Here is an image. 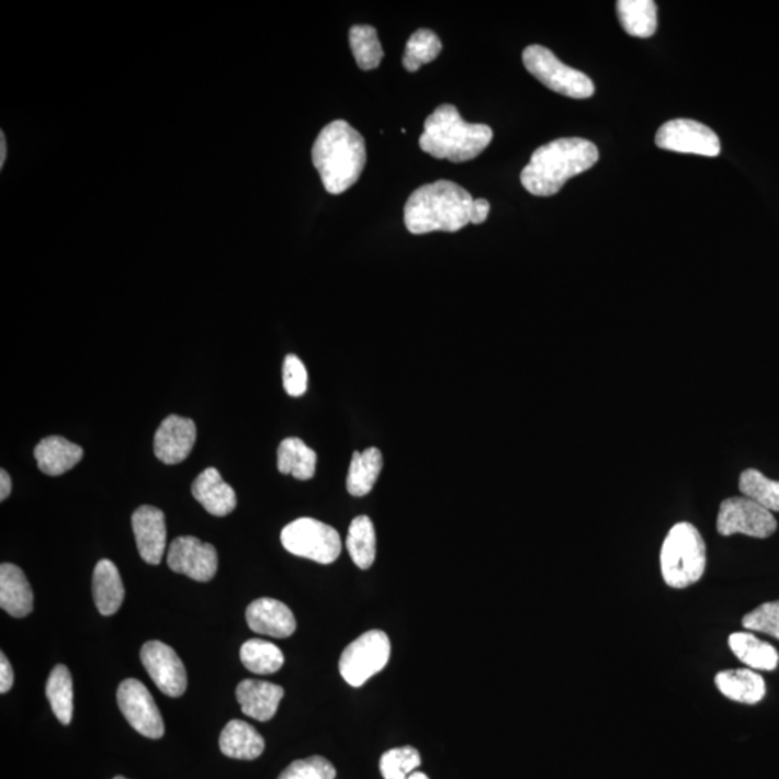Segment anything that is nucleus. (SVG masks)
<instances>
[{
    "label": "nucleus",
    "instance_id": "nucleus-31",
    "mask_svg": "<svg viewBox=\"0 0 779 779\" xmlns=\"http://www.w3.org/2000/svg\"><path fill=\"white\" fill-rule=\"evenodd\" d=\"M352 55L361 70L370 71L380 66L384 57L377 31L370 25H354L350 30Z\"/></svg>",
    "mask_w": 779,
    "mask_h": 779
},
{
    "label": "nucleus",
    "instance_id": "nucleus-30",
    "mask_svg": "<svg viewBox=\"0 0 779 779\" xmlns=\"http://www.w3.org/2000/svg\"><path fill=\"white\" fill-rule=\"evenodd\" d=\"M242 666L255 675H273L285 664V655L276 645L259 639L246 641L241 645Z\"/></svg>",
    "mask_w": 779,
    "mask_h": 779
},
{
    "label": "nucleus",
    "instance_id": "nucleus-3",
    "mask_svg": "<svg viewBox=\"0 0 779 779\" xmlns=\"http://www.w3.org/2000/svg\"><path fill=\"white\" fill-rule=\"evenodd\" d=\"M475 200L447 180L417 188L405 205V224L411 234L455 233L471 223Z\"/></svg>",
    "mask_w": 779,
    "mask_h": 779
},
{
    "label": "nucleus",
    "instance_id": "nucleus-24",
    "mask_svg": "<svg viewBox=\"0 0 779 779\" xmlns=\"http://www.w3.org/2000/svg\"><path fill=\"white\" fill-rule=\"evenodd\" d=\"M729 647L742 663L754 670L772 671L778 667V651L771 644L756 639L750 632H735L729 636Z\"/></svg>",
    "mask_w": 779,
    "mask_h": 779
},
{
    "label": "nucleus",
    "instance_id": "nucleus-34",
    "mask_svg": "<svg viewBox=\"0 0 779 779\" xmlns=\"http://www.w3.org/2000/svg\"><path fill=\"white\" fill-rule=\"evenodd\" d=\"M419 750L403 746L388 750L380 759V771L384 779H407L420 767Z\"/></svg>",
    "mask_w": 779,
    "mask_h": 779
},
{
    "label": "nucleus",
    "instance_id": "nucleus-5",
    "mask_svg": "<svg viewBox=\"0 0 779 779\" xmlns=\"http://www.w3.org/2000/svg\"><path fill=\"white\" fill-rule=\"evenodd\" d=\"M663 579L670 588L685 589L698 584L705 569V544L699 530L690 522H678L664 540Z\"/></svg>",
    "mask_w": 779,
    "mask_h": 779
},
{
    "label": "nucleus",
    "instance_id": "nucleus-23",
    "mask_svg": "<svg viewBox=\"0 0 779 779\" xmlns=\"http://www.w3.org/2000/svg\"><path fill=\"white\" fill-rule=\"evenodd\" d=\"M714 682L725 698L737 701V703L756 704L767 693L763 676L749 668L719 673L714 677Z\"/></svg>",
    "mask_w": 779,
    "mask_h": 779
},
{
    "label": "nucleus",
    "instance_id": "nucleus-42",
    "mask_svg": "<svg viewBox=\"0 0 779 779\" xmlns=\"http://www.w3.org/2000/svg\"><path fill=\"white\" fill-rule=\"evenodd\" d=\"M407 779H429L428 776H425L424 772H415L411 774V776Z\"/></svg>",
    "mask_w": 779,
    "mask_h": 779
},
{
    "label": "nucleus",
    "instance_id": "nucleus-17",
    "mask_svg": "<svg viewBox=\"0 0 779 779\" xmlns=\"http://www.w3.org/2000/svg\"><path fill=\"white\" fill-rule=\"evenodd\" d=\"M236 696L242 713L256 721L268 722L276 714L285 690L273 682L249 678L237 686Z\"/></svg>",
    "mask_w": 779,
    "mask_h": 779
},
{
    "label": "nucleus",
    "instance_id": "nucleus-15",
    "mask_svg": "<svg viewBox=\"0 0 779 779\" xmlns=\"http://www.w3.org/2000/svg\"><path fill=\"white\" fill-rule=\"evenodd\" d=\"M137 550L148 565L158 566L167 549V522L159 508L142 506L132 516Z\"/></svg>",
    "mask_w": 779,
    "mask_h": 779
},
{
    "label": "nucleus",
    "instance_id": "nucleus-13",
    "mask_svg": "<svg viewBox=\"0 0 779 779\" xmlns=\"http://www.w3.org/2000/svg\"><path fill=\"white\" fill-rule=\"evenodd\" d=\"M168 566L196 582H208L218 569L217 550L192 535H183L169 545Z\"/></svg>",
    "mask_w": 779,
    "mask_h": 779
},
{
    "label": "nucleus",
    "instance_id": "nucleus-9",
    "mask_svg": "<svg viewBox=\"0 0 779 779\" xmlns=\"http://www.w3.org/2000/svg\"><path fill=\"white\" fill-rule=\"evenodd\" d=\"M778 522L771 511L746 497H732L721 504L718 516L719 534H745L768 539L776 533Z\"/></svg>",
    "mask_w": 779,
    "mask_h": 779
},
{
    "label": "nucleus",
    "instance_id": "nucleus-38",
    "mask_svg": "<svg viewBox=\"0 0 779 779\" xmlns=\"http://www.w3.org/2000/svg\"><path fill=\"white\" fill-rule=\"evenodd\" d=\"M13 680H15V677H13L11 663H9L7 655L2 653L0 654V693H8L12 689Z\"/></svg>",
    "mask_w": 779,
    "mask_h": 779
},
{
    "label": "nucleus",
    "instance_id": "nucleus-19",
    "mask_svg": "<svg viewBox=\"0 0 779 779\" xmlns=\"http://www.w3.org/2000/svg\"><path fill=\"white\" fill-rule=\"evenodd\" d=\"M0 607L13 618L30 616L34 609V594L25 573L12 563L0 566Z\"/></svg>",
    "mask_w": 779,
    "mask_h": 779
},
{
    "label": "nucleus",
    "instance_id": "nucleus-33",
    "mask_svg": "<svg viewBox=\"0 0 779 779\" xmlns=\"http://www.w3.org/2000/svg\"><path fill=\"white\" fill-rule=\"evenodd\" d=\"M740 489L744 497L753 499L768 511L779 512V483L767 478L758 470H746L740 478Z\"/></svg>",
    "mask_w": 779,
    "mask_h": 779
},
{
    "label": "nucleus",
    "instance_id": "nucleus-1",
    "mask_svg": "<svg viewBox=\"0 0 779 779\" xmlns=\"http://www.w3.org/2000/svg\"><path fill=\"white\" fill-rule=\"evenodd\" d=\"M599 150L580 137H562L540 146L521 172V183L530 194L552 196L571 178L589 171L598 162Z\"/></svg>",
    "mask_w": 779,
    "mask_h": 779
},
{
    "label": "nucleus",
    "instance_id": "nucleus-12",
    "mask_svg": "<svg viewBox=\"0 0 779 779\" xmlns=\"http://www.w3.org/2000/svg\"><path fill=\"white\" fill-rule=\"evenodd\" d=\"M142 664L156 687L169 698L185 693L188 677L180 655L160 641H149L140 651Z\"/></svg>",
    "mask_w": 779,
    "mask_h": 779
},
{
    "label": "nucleus",
    "instance_id": "nucleus-4",
    "mask_svg": "<svg viewBox=\"0 0 779 779\" xmlns=\"http://www.w3.org/2000/svg\"><path fill=\"white\" fill-rule=\"evenodd\" d=\"M493 137L492 127L467 123L455 105L442 104L426 118L419 145L424 153L433 158L462 163L483 154Z\"/></svg>",
    "mask_w": 779,
    "mask_h": 779
},
{
    "label": "nucleus",
    "instance_id": "nucleus-10",
    "mask_svg": "<svg viewBox=\"0 0 779 779\" xmlns=\"http://www.w3.org/2000/svg\"><path fill=\"white\" fill-rule=\"evenodd\" d=\"M118 709L131 726L149 740H160L165 733V723L153 695L144 682L127 678L118 686Z\"/></svg>",
    "mask_w": 779,
    "mask_h": 779
},
{
    "label": "nucleus",
    "instance_id": "nucleus-22",
    "mask_svg": "<svg viewBox=\"0 0 779 779\" xmlns=\"http://www.w3.org/2000/svg\"><path fill=\"white\" fill-rule=\"evenodd\" d=\"M219 749L228 758L253 760L264 750V740L249 723L228 722L219 735Z\"/></svg>",
    "mask_w": 779,
    "mask_h": 779
},
{
    "label": "nucleus",
    "instance_id": "nucleus-21",
    "mask_svg": "<svg viewBox=\"0 0 779 779\" xmlns=\"http://www.w3.org/2000/svg\"><path fill=\"white\" fill-rule=\"evenodd\" d=\"M93 598L95 607L104 617L114 616L125 599L121 573L108 558H103L94 567Z\"/></svg>",
    "mask_w": 779,
    "mask_h": 779
},
{
    "label": "nucleus",
    "instance_id": "nucleus-16",
    "mask_svg": "<svg viewBox=\"0 0 779 779\" xmlns=\"http://www.w3.org/2000/svg\"><path fill=\"white\" fill-rule=\"evenodd\" d=\"M250 630L273 639H287L296 631V620L291 609L281 600L260 598L246 611Z\"/></svg>",
    "mask_w": 779,
    "mask_h": 779
},
{
    "label": "nucleus",
    "instance_id": "nucleus-43",
    "mask_svg": "<svg viewBox=\"0 0 779 779\" xmlns=\"http://www.w3.org/2000/svg\"><path fill=\"white\" fill-rule=\"evenodd\" d=\"M114 779H127V778H125V777H116V778H114Z\"/></svg>",
    "mask_w": 779,
    "mask_h": 779
},
{
    "label": "nucleus",
    "instance_id": "nucleus-7",
    "mask_svg": "<svg viewBox=\"0 0 779 779\" xmlns=\"http://www.w3.org/2000/svg\"><path fill=\"white\" fill-rule=\"evenodd\" d=\"M283 547L295 556L329 565L341 554V538L334 527L315 519H300L282 530Z\"/></svg>",
    "mask_w": 779,
    "mask_h": 779
},
{
    "label": "nucleus",
    "instance_id": "nucleus-14",
    "mask_svg": "<svg viewBox=\"0 0 779 779\" xmlns=\"http://www.w3.org/2000/svg\"><path fill=\"white\" fill-rule=\"evenodd\" d=\"M196 441L194 420L168 416L155 433L154 452L160 462L177 465L185 461Z\"/></svg>",
    "mask_w": 779,
    "mask_h": 779
},
{
    "label": "nucleus",
    "instance_id": "nucleus-36",
    "mask_svg": "<svg viewBox=\"0 0 779 779\" xmlns=\"http://www.w3.org/2000/svg\"><path fill=\"white\" fill-rule=\"evenodd\" d=\"M742 625L749 632H763L779 641V600L754 609L742 620Z\"/></svg>",
    "mask_w": 779,
    "mask_h": 779
},
{
    "label": "nucleus",
    "instance_id": "nucleus-11",
    "mask_svg": "<svg viewBox=\"0 0 779 779\" xmlns=\"http://www.w3.org/2000/svg\"><path fill=\"white\" fill-rule=\"evenodd\" d=\"M658 148L671 153L718 156L721 154V140L710 127L690 118H676L664 123L655 135Z\"/></svg>",
    "mask_w": 779,
    "mask_h": 779
},
{
    "label": "nucleus",
    "instance_id": "nucleus-28",
    "mask_svg": "<svg viewBox=\"0 0 779 779\" xmlns=\"http://www.w3.org/2000/svg\"><path fill=\"white\" fill-rule=\"evenodd\" d=\"M348 553L360 569H370L375 561L377 540L370 517L360 516L352 520L347 538Z\"/></svg>",
    "mask_w": 779,
    "mask_h": 779
},
{
    "label": "nucleus",
    "instance_id": "nucleus-26",
    "mask_svg": "<svg viewBox=\"0 0 779 779\" xmlns=\"http://www.w3.org/2000/svg\"><path fill=\"white\" fill-rule=\"evenodd\" d=\"M617 12L626 34L650 38L657 31V4L653 0H620Z\"/></svg>",
    "mask_w": 779,
    "mask_h": 779
},
{
    "label": "nucleus",
    "instance_id": "nucleus-27",
    "mask_svg": "<svg viewBox=\"0 0 779 779\" xmlns=\"http://www.w3.org/2000/svg\"><path fill=\"white\" fill-rule=\"evenodd\" d=\"M316 452L297 438H287L278 449V470L283 475L308 481L315 475Z\"/></svg>",
    "mask_w": 779,
    "mask_h": 779
},
{
    "label": "nucleus",
    "instance_id": "nucleus-6",
    "mask_svg": "<svg viewBox=\"0 0 779 779\" xmlns=\"http://www.w3.org/2000/svg\"><path fill=\"white\" fill-rule=\"evenodd\" d=\"M522 63L531 76L566 98L589 99L595 93L594 81L585 72L566 66L543 45L527 47L522 53Z\"/></svg>",
    "mask_w": 779,
    "mask_h": 779
},
{
    "label": "nucleus",
    "instance_id": "nucleus-35",
    "mask_svg": "<svg viewBox=\"0 0 779 779\" xmlns=\"http://www.w3.org/2000/svg\"><path fill=\"white\" fill-rule=\"evenodd\" d=\"M334 765L323 756L297 759L279 776L278 779H336Z\"/></svg>",
    "mask_w": 779,
    "mask_h": 779
},
{
    "label": "nucleus",
    "instance_id": "nucleus-8",
    "mask_svg": "<svg viewBox=\"0 0 779 779\" xmlns=\"http://www.w3.org/2000/svg\"><path fill=\"white\" fill-rule=\"evenodd\" d=\"M390 653L392 645L387 634L379 630L365 632L343 650L339 673L348 685L361 687L387 666Z\"/></svg>",
    "mask_w": 779,
    "mask_h": 779
},
{
    "label": "nucleus",
    "instance_id": "nucleus-32",
    "mask_svg": "<svg viewBox=\"0 0 779 779\" xmlns=\"http://www.w3.org/2000/svg\"><path fill=\"white\" fill-rule=\"evenodd\" d=\"M442 52L439 36L430 30L416 31L407 41L403 67L409 72H416L425 64L434 61Z\"/></svg>",
    "mask_w": 779,
    "mask_h": 779
},
{
    "label": "nucleus",
    "instance_id": "nucleus-39",
    "mask_svg": "<svg viewBox=\"0 0 779 779\" xmlns=\"http://www.w3.org/2000/svg\"><path fill=\"white\" fill-rule=\"evenodd\" d=\"M489 203L487 200H475L474 208H472L471 223L483 224L488 218Z\"/></svg>",
    "mask_w": 779,
    "mask_h": 779
},
{
    "label": "nucleus",
    "instance_id": "nucleus-41",
    "mask_svg": "<svg viewBox=\"0 0 779 779\" xmlns=\"http://www.w3.org/2000/svg\"><path fill=\"white\" fill-rule=\"evenodd\" d=\"M7 139H4V133L0 132V168H3L4 160H7Z\"/></svg>",
    "mask_w": 779,
    "mask_h": 779
},
{
    "label": "nucleus",
    "instance_id": "nucleus-29",
    "mask_svg": "<svg viewBox=\"0 0 779 779\" xmlns=\"http://www.w3.org/2000/svg\"><path fill=\"white\" fill-rule=\"evenodd\" d=\"M53 712L63 725H70L75 713V689L70 670L58 664L49 675L47 689H45Z\"/></svg>",
    "mask_w": 779,
    "mask_h": 779
},
{
    "label": "nucleus",
    "instance_id": "nucleus-2",
    "mask_svg": "<svg viewBox=\"0 0 779 779\" xmlns=\"http://www.w3.org/2000/svg\"><path fill=\"white\" fill-rule=\"evenodd\" d=\"M312 162L325 190L332 195L342 194L364 171V137L346 121L331 122L319 132L312 146Z\"/></svg>",
    "mask_w": 779,
    "mask_h": 779
},
{
    "label": "nucleus",
    "instance_id": "nucleus-40",
    "mask_svg": "<svg viewBox=\"0 0 779 779\" xmlns=\"http://www.w3.org/2000/svg\"><path fill=\"white\" fill-rule=\"evenodd\" d=\"M12 492V481L8 472L0 471V501H4L11 495Z\"/></svg>",
    "mask_w": 779,
    "mask_h": 779
},
{
    "label": "nucleus",
    "instance_id": "nucleus-18",
    "mask_svg": "<svg viewBox=\"0 0 779 779\" xmlns=\"http://www.w3.org/2000/svg\"><path fill=\"white\" fill-rule=\"evenodd\" d=\"M192 495L215 517H226L237 507L236 492L223 479L215 467H207L196 476L191 488Z\"/></svg>",
    "mask_w": 779,
    "mask_h": 779
},
{
    "label": "nucleus",
    "instance_id": "nucleus-20",
    "mask_svg": "<svg viewBox=\"0 0 779 779\" xmlns=\"http://www.w3.org/2000/svg\"><path fill=\"white\" fill-rule=\"evenodd\" d=\"M34 456L41 472L58 476L72 470L84 456V451L67 439L49 437L36 444Z\"/></svg>",
    "mask_w": 779,
    "mask_h": 779
},
{
    "label": "nucleus",
    "instance_id": "nucleus-37",
    "mask_svg": "<svg viewBox=\"0 0 779 779\" xmlns=\"http://www.w3.org/2000/svg\"><path fill=\"white\" fill-rule=\"evenodd\" d=\"M283 386L292 397H301L308 388V371L296 355L289 354L283 363Z\"/></svg>",
    "mask_w": 779,
    "mask_h": 779
},
{
    "label": "nucleus",
    "instance_id": "nucleus-25",
    "mask_svg": "<svg viewBox=\"0 0 779 779\" xmlns=\"http://www.w3.org/2000/svg\"><path fill=\"white\" fill-rule=\"evenodd\" d=\"M382 470L383 456L377 448H369L364 452H354L347 476L348 493L354 495V497H364V495L370 494L375 483H377Z\"/></svg>",
    "mask_w": 779,
    "mask_h": 779
}]
</instances>
